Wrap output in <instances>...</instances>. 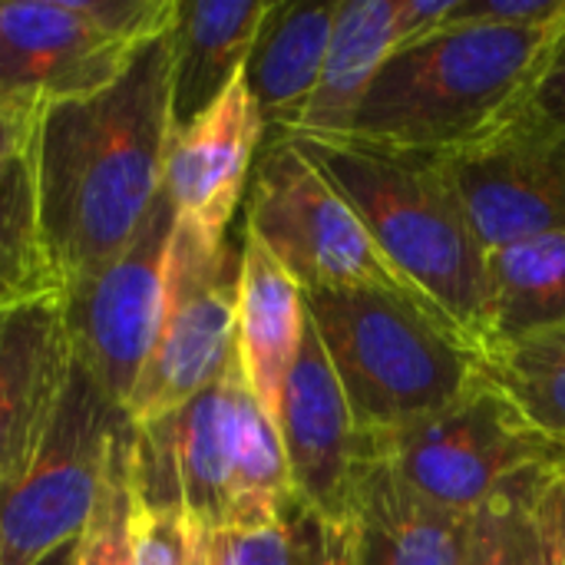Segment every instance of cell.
Segmentation results:
<instances>
[{"label": "cell", "mask_w": 565, "mask_h": 565, "mask_svg": "<svg viewBox=\"0 0 565 565\" xmlns=\"http://www.w3.org/2000/svg\"><path fill=\"white\" fill-rule=\"evenodd\" d=\"M169 30L142 43L126 73L36 113L30 152L40 228L63 291L106 268L149 218L172 136Z\"/></svg>", "instance_id": "cell-1"}, {"label": "cell", "mask_w": 565, "mask_h": 565, "mask_svg": "<svg viewBox=\"0 0 565 565\" xmlns=\"http://www.w3.org/2000/svg\"><path fill=\"white\" fill-rule=\"evenodd\" d=\"M288 139V136H285ZM348 199L387 262L477 348L487 344V248L434 152L291 139Z\"/></svg>", "instance_id": "cell-2"}, {"label": "cell", "mask_w": 565, "mask_h": 565, "mask_svg": "<svg viewBox=\"0 0 565 565\" xmlns=\"http://www.w3.org/2000/svg\"><path fill=\"white\" fill-rule=\"evenodd\" d=\"M563 30L444 23L387 56L348 139L440 156L490 136L523 109Z\"/></svg>", "instance_id": "cell-3"}, {"label": "cell", "mask_w": 565, "mask_h": 565, "mask_svg": "<svg viewBox=\"0 0 565 565\" xmlns=\"http://www.w3.org/2000/svg\"><path fill=\"white\" fill-rule=\"evenodd\" d=\"M364 437L404 430L480 384V348L420 305L377 291H301Z\"/></svg>", "instance_id": "cell-4"}, {"label": "cell", "mask_w": 565, "mask_h": 565, "mask_svg": "<svg viewBox=\"0 0 565 565\" xmlns=\"http://www.w3.org/2000/svg\"><path fill=\"white\" fill-rule=\"evenodd\" d=\"M175 0L0 3V109H40L113 86L136 50L172 26Z\"/></svg>", "instance_id": "cell-5"}, {"label": "cell", "mask_w": 565, "mask_h": 565, "mask_svg": "<svg viewBox=\"0 0 565 565\" xmlns=\"http://www.w3.org/2000/svg\"><path fill=\"white\" fill-rule=\"evenodd\" d=\"M248 185L245 232L265 245V252L298 281L301 291L377 288L447 321L387 262L348 199L291 139L275 136L265 146Z\"/></svg>", "instance_id": "cell-6"}, {"label": "cell", "mask_w": 565, "mask_h": 565, "mask_svg": "<svg viewBox=\"0 0 565 565\" xmlns=\"http://www.w3.org/2000/svg\"><path fill=\"white\" fill-rule=\"evenodd\" d=\"M242 248L175 222L166 308L152 354L126 404L132 427H149L215 384L235 358Z\"/></svg>", "instance_id": "cell-7"}, {"label": "cell", "mask_w": 565, "mask_h": 565, "mask_svg": "<svg viewBox=\"0 0 565 565\" xmlns=\"http://www.w3.org/2000/svg\"><path fill=\"white\" fill-rule=\"evenodd\" d=\"M126 414L76 364L50 440L0 493V565H40L79 540Z\"/></svg>", "instance_id": "cell-8"}, {"label": "cell", "mask_w": 565, "mask_h": 565, "mask_svg": "<svg viewBox=\"0 0 565 565\" xmlns=\"http://www.w3.org/2000/svg\"><path fill=\"white\" fill-rule=\"evenodd\" d=\"M371 454L384 457L420 497L467 516L510 477L565 463V454L540 440L483 377L450 407L404 430L367 437Z\"/></svg>", "instance_id": "cell-9"}, {"label": "cell", "mask_w": 565, "mask_h": 565, "mask_svg": "<svg viewBox=\"0 0 565 565\" xmlns=\"http://www.w3.org/2000/svg\"><path fill=\"white\" fill-rule=\"evenodd\" d=\"M175 222L169 195L159 192L136 238L106 268L63 291L73 361L119 411H126L162 324Z\"/></svg>", "instance_id": "cell-10"}, {"label": "cell", "mask_w": 565, "mask_h": 565, "mask_svg": "<svg viewBox=\"0 0 565 565\" xmlns=\"http://www.w3.org/2000/svg\"><path fill=\"white\" fill-rule=\"evenodd\" d=\"M483 248L565 232V132L516 113L490 136L437 156Z\"/></svg>", "instance_id": "cell-11"}, {"label": "cell", "mask_w": 565, "mask_h": 565, "mask_svg": "<svg viewBox=\"0 0 565 565\" xmlns=\"http://www.w3.org/2000/svg\"><path fill=\"white\" fill-rule=\"evenodd\" d=\"M275 424L295 493L328 520L348 523L358 473L367 460V437L354 424L311 318L285 381Z\"/></svg>", "instance_id": "cell-12"}, {"label": "cell", "mask_w": 565, "mask_h": 565, "mask_svg": "<svg viewBox=\"0 0 565 565\" xmlns=\"http://www.w3.org/2000/svg\"><path fill=\"white\" fill-rule=\"evenodd\" d=\"M73 367L63 295L0 315V493L50 440Z\"/></svg>", "instance_id": "cell-13"}, {"label": "cell", "mask_w": 565, "mask_h": 565, "mask_svg": "<svg viewBox=\"0 0 565 565\" xmlns=\"http://www.w3.org/2000/svg\"><path fill=\"white\" fill-rule=\"evenodd\" d=\"M265 122L238 79L202 119L169 136L162 192L182 225L225 238L255 169Z\"/></svg>", "instance_id": "cell-14"}, {"label": "cell", "mask_w": 565, "mask_h": 565, "mask_svg": "<svg viewBox=\"0 0 565 565\" xmlns=\"http://www.w3.org/2000/svg\"><path fill=\"white\" fill-rule=\"evenodd\" d=\"M348 565H467L470 516L420 497L384 457H367L348 510Z\"/></svg>", "instance_id": "cell-15"}, {"label": "cell", "mask_w": 565, "mask_h": 565, "mask_svg": "<svg viewBox=\"0 0 565 565\" xmlns=\"http://www.w3.org/2000/svg\"><path fill=\"white\" fill-rule=\"evenodd\" d=\"M271 0H175L169 26L172 132L202 119L238 79Z\"/></svg>", "instance_id": "cell-16"}, {"label": "cell", "mask_w": 565, "mask_h": 565, "mask_svg": "<svg viewBox=\"0 0 565 565\" xmlns=\"http://www.w3.org/2000/svg\"><path fill=\"white\" fill-rule=\"evenodd\" d=\"M338 7L341 0H271L258 26L242 83L275 136L301 119L321 79Z\"/></svg>", "instance_id": "cell-17"}, {"label": "cell", "mask_w": 565, "mask_h": 565, "mask_svg": "<svg viewBox=\"0 0 565 565\" xmlns=\"http://www.w3.org/2000/svg\"><path fill=\"white\" fill-rule=\"evenodd\" d=\"M305 324L308 311L298 281L265 252L258 238L245 232L235 354L252 397L271 420L278 417L285 381L301 351Z\"/></svg>", "instance_id": "cell-18"}, {"label": "cell", "mask_w": 565, "mask_h": 565, "mask_svg": "<svg viewBox=\"0 0 565 565\" xmlns=\"http://www.w3.org/2000/svg\"><path fill=\"white\" fill-rule=\"evenodd\" d=\"M394 13L397 0H341L321 79L301 119L281 136L321 142L351 136L381 66L394 53Z\"/></svg>", "instance_id": "cell-19"}, {"label": "cell", "mask_w": 565, "mask_h": 565, "mask_svg": "<svg viewBox=\"0 0 565 565\" xmlns=\"http://www.w3.org/2000/svg\"><path fill=\"white\" fill-rule=\"evenodd\" d=\"M467 565H565V463L530 467L487 497Z\"/></svg>", "instance_id": "cell-20"}, {"label": "cell", "mask_w": 565, "mask_h": 565, "mask_svg": "<svg viewBox=\"0 0 565 565\" xmlns=\"http://www.w3.org/2000/svg\"><path fill=\"white\" fill-rule=\"evenodd\" d=\"M559 324H565V232L490 248L483 348Z\"/></svg>", "instance_id": "cell-21"}, {"label": "cell", "mask_w": 565, "mask_h": 565, "mask_svg": "<svg viewBox=\"0 0 565 565\" xmlns=\"http://www.w3.org/2000/svg\"><path fill=\"white\" fill-rule=\"evenodd\" d=\"M480 377L540 440L565 454V324L483 348Z\"/></svg>", "instance_id": "cell-22"}, {"label": "cell", "mask_w": 565, "mask_h": 565, "mask_svg": "<svg viewBox=\"0 0 565 565\" xmlns=\"http://www.w3.org/2000/svg\"><path fill=\"white\" fill-rule=\"evenodd\" d=\"M53 295H63V285L43 242L33 152L26 142L0 169V315Z\"/></svg>", "instance_id": "cell-23"}, {"label": "cell", "mask_w": 565, "mask_h": 565, "mask_svg": "<svg viewBox=\"0 0 565 565\" xmlns=\"http://www.w3.org/2000/svg\"><path fill=\"white\" fill-rule=\"evenodd\" d=\"M348 523H334L298 493L262 530L209 533L212 565H348Z\"/></svg>", "instance_id": "cell-24"}, {"label": "cell", "mask_w": 565, "mask_h": 565, "mask_svg": "<svg viewBox=\"0 0 565 565\" xmlns=\"http://www.w3.org/2000/svg\"><path fill=\"white\" fill-rule=\"evenodd\" d=\"M291 497H295V487H291L285 447L278 437V424L262 411L252 391H245L225 530H235V533L262 530L278 520L281 507Z\"/></svg>", "instance_id": "cell-25"}, {"label": "cell", "mask_w": 565, "mask_h": 565, "mask_svg": "<svg viewBox=\"0 0 565 565\" xmlns=\"http://www.w3.org/2000/svg\"><path fill=\"white\" fill-rule=\"evenodd\" d=\"M139 510L142 493L136 470V427L126 420L109 447L96 507L73 546V565H132Z\"/></svg>", "instance_id": "cell-26"}, {"label": "cell", "mask_w": 565, "mask_h": 565, "mask_svg": "<svg viewBox=\"0 0 565 565\" xmlns=\"http://www.w3.org/2000/svg\"><path fill=\"white\" fill-rule=\"evenodd\" d=\"M199 556L202 526L175 507H149L142 500L132 565H199Z\"/></svg>", "instance_id": "cell-27"}, {"label": "cell", "mask_w": 565, "mask_h": 565, "mask_svg": "<svg viewBox=\"0 0 565 565\" xmlns=\"http://www.w3.org/2000/svg\"><path fill=\"white\" fill-rule=\"evenodd\" d=\"M565 20V0H457L447 23L543 30Z\"/></svg>", "instance_id": "cell-28"}, {"label": "cell", "mask_w": 565, "mask_h": 565, "mask_svg": "<svg viewBox=\"0 0 565 565\" xmlns=\"http://www.w3.org/2000/svg\"><path fill=\"white\" fill-rule=\"evenodd\" d=\"M523 113L565 132V30L550 46V53L536 73V83L523 103Z\"/></svg>", "instance_id": "cell-29"}, {"label": "cell", "mask_w": 565, "mask_h": 565, "mask_svg": "<svg viewBox=\"0 0 565 565\" xmlns=\"http://www.w3.org/2000/svg\"><path fill=\"white\" fill-rule=\"evenodd\" d=\"M454 3L457 0H397L394 50H404V46H414V43L434 36L454 13Z\"/></svg>", "instance_id": "cell-30"}, {"label": "cell", "mask_w": 565, "mask_h": 565, "mask_svg": "<svg viewBox=\"0 0 565 565\" xmlns=\"http://www.w3.org/2000/svg\"><path fill=\"white\" fill-rule=\"evenodd\" d=\"M30 132H33V119L0 109V169L10 162L13 152H20L30 142Z\"/></svg>", "instance_id": "cell-31"}, {"label": "cell", "mask_w": 565, "mask_h": 565, "mask_svg": "<svg viewBox=\"0 0 565 565\" xmlns=\"http://www.w3.org/2000/svg\"><path fill=\"white\" fill-rule=\"evenodd\" d=\"M73 546H76V543H70V546L56 550V553H53L50 559H43L40 565H73Z\"/></svg>", "instance_id": "cell-32"}, {"label": "cell", "mask_w": 565, "mask_h": 565, "mask_svg": "<svg viewBox=\"0 0 565 565\" xmlns=\"http://www.w3.org/2000/svg\"><path fill=\"white\" fill-rule=\"evenodd\" d=\"M199 565H212V559H209V530H202V556H199Z\"/></svg>", "instance_id": "cell-33"}]
</instances>
